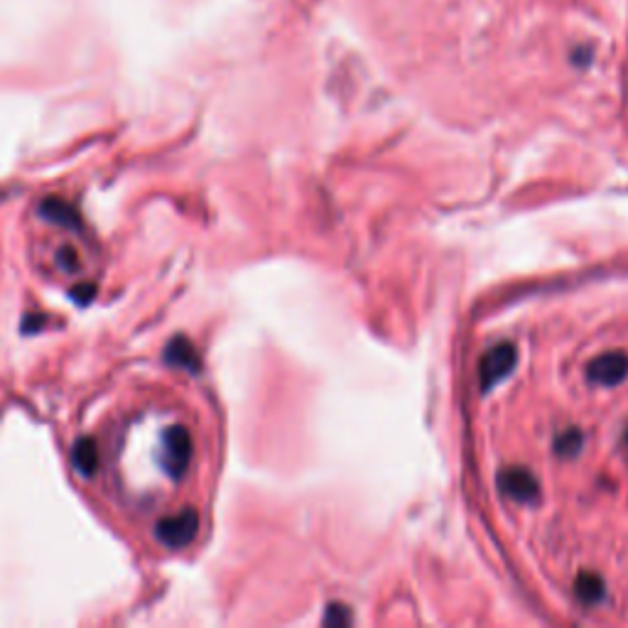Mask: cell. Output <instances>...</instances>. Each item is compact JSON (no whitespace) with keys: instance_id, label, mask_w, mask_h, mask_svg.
<instances>
[{"instance_id":"obj_1","label":"cell","mask_w":628,"mask_h":628,"mask_svg":"<svg viewBox=\"0 0 628 628\" xmlns=\"http://www.w3.org/2000/svg\"><path fill=\"white\" fill-rule=\"evenodd\" d=\"M516 346L503 341V344L491 346L479 361V388L484 393H489L491 388L498 386L501 381H506L511 376V371L516 368Z\"/></svg>"},{"instance_id":"obj_2","label":"cell","mask_w":628,"mask_h":628,"mask_svg":"<svg viewBox=\"0 0 628 628\" xmlns=\"http://www.w3.org/2000/svg\"><path fill=\"white\" fill-rule=\"evenodd\" d=\"M628 376V354L626 351H606V354L597 356L592 364L587 366V378L597 386H619Z\"/></svg>"},{"instance_id":"obj_3","label":"cell","mask_w":628,"mask_h":628,"mask_svg":"<svg viewBox=\"0 0 628 628\" xmlns=\"http://www.w3.org/2000/svg\"><path fill=\"white\" fill-rule=\"evenodd\" d=\"M498 489L518 503H533L540 496V484L528 469L508 467L498 476Z\"/></svg>"},{"instance_id":"obj_4","label":"cell","mask_w":628,"mask_h":628,"mask_svg":"<svg viewBox=\"0 0 628 628\" xmlns=\"http://www.w3.org/2000/svg\"><path fill=\"white\" fill-rule=\"evenodd\" d=\"M197 528H199L197 513L187 508V511L170 516L167 521L157 525V535H160V540L167 548H184V545H189L194 540Z\"/></svg>"},{"instance_id":"obj_5","label":"cell","mask_w":628,"mask_h":628,"mask_svg":"<svg viewBox=\"0 0 628 628\" xmlns=\"http://www.w3.org/2000/svg\"><path fill=\"white\" fill-rule=\"evenodd\" d=\"M575 594L584 604H597L604 599V582L594 572H582L575 579Z\"/></svg>"},{"instance_id":"obj_6","label":"cell","mask_w":628,"mask_h":628,"mask_svg":"<svg viewBox=\"0 0 628 628\" xmlns=\"http://www.w3.org/2000/svg\"><path fill=\"white\" fill-rule=\"evenodd\" d=\"M582 442H584L582 432L575 430V427H570V430H565L555 440V454L557 457H565V459L577 457L579 449H582Z\"/></svg>"},{"instance_id":"obj_7","label":"cell","mask_w":628,"mask_h":628,"mask_svg":"<svg viewBox=\"0 0 628 628\" xmlns=\"http://www.w3.org/2000/svg\"><path fill=\"white\" fill-rule=\"evenodd\" d=\"M351 609L344 604H329L327 614H324V626H349L351 624Z\"/></svg>"}]
</instances>
